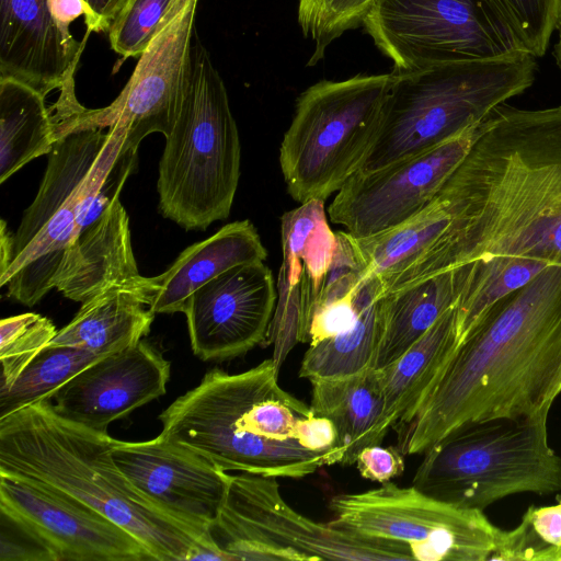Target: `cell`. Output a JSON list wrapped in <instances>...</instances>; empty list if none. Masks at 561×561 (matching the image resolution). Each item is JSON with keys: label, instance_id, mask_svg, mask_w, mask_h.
I'll list each match as a JSON object with an SVG mask.
<instances>
[{"label": "cell", "instance_id": "52a82bcc", "mask_svg": "<svg viewBox=\"0 0 561 561\" xmlns=\"http://www.w3.org/2000/svg\"><path fill=\"white\" fill-rule=\"evenodd\" d=\"M548 413L458 426L423 453L412 485L480 511L513 494L561 492V457L548 442Z\"/></svg>", "mask_w": 561, "mask_h": 561}, {"label": "cell", "instance_id": "4fadbf2b", "mask_svg": "<svg viewBox=\"0 0 561 561\" xmlns=\"http://www.w3.org/2000/svg\"><path fill=\"white\" fill-rule=\"evenodd\" d=\"M479 125L387 167L356 172L330 204L331 221L344 226L355 238H367L413 217L434 198L466 156Z\"/></svg>", "mask_w": 561, "mask_h": 561}, {"label": "cell", "instance_id": "30bf717a", "mask_svg": "<svg viewBox=\"0 0 561 561\" xmlns=\"http://www.w3.org/2000/svg\"><path fill=\"white\" fill-rule=\"evenodd\" d=\"M362 25L393 71L527 51L493 0H375Z\"/></svg>", "mask_w": 561, "mask_h": 561}, {"label": "cell", "instance_id": "d590c367", "mask_svg": "<svg viewBox=\"0 0 561 561\" xmlns=\"http://www.w3.org/2000/svg\"><path fill=\"white\" fill-rule=\"evenodd\" d=\"M525 49L545 55L552 32L561 22V0H493Z\"/></svg>", "mask_w": 561, "mask_h": 561}, {"label": "cell", "instance_id": "4dcf8cb0", "mask_svg": "<svg viewBox=\"0 0 561 561\" xmlns=\"http://www.w3.org/2000/svg\"><path fill=\"white\" fill-rule=\"evenodd\" d=\"M101 357L82 347L46 346L10 388L0 391V417L49 399L79 371Z\"/></svg>", "mask_w": 561, "mask_h": 561}, {"label": "cell", "instance_id": "6da1fadb", "mask_svg": "<svg viewBox=\"0 0 561 561\" xmlns=\"http://www.w3.org/2000/svg\"><path fill=\"white\" fill-rule=\"evenodd\" d=\"M437 195L450 214L451 270L493 257L561 265V105L496 106Z\"/></svg>", "mask_w": 561, "mask_h": 561}, {"label": "cell", "instance_id": "484cf974", "mask_svg": "<svg viewBox=\"0 0 561 561\" xmlns=\"http://www.w3.org/2000/svg\"><path fill=\"white\" fill-rule=\"evenodd\" d=\"M57 141L45 96L12 78L0 77V183Z\"/></svg>", "mask_w": 561, "mask_h": 561}, {"label": "cell", "instance_id": "d4e9b609", "mask_svg": "<svg viewBox=\"0 0 561 561\" xmlns=\"http://www.w3.org/2000/svg\"><path fill=\"white\" fill-rule=\"evenodd\" d=\"M107 139L108 130L87 128L71 131L54 144L38 193L14 233V257L80 185Z\"/></svg>", "mask_w": 561, "mask_h": 561}, {"label": "cell", "instance_id": "7a4b0ae2", "mask_svg": "<svg viewBox=\"0 0 561 561\" xmlns=\"http://www.w3.org/2000/svg\"><path fill=\"white\" fill-rule=\"evenodd\" d=\"M561 393V265L494 302L458 342L411 419L403 455L470 422L550 410Z\"/></svg>", "mask_w": 561, "mask_h": 561}, {"label": "cell", "instance_id": "ffe728a7", "mask_svg": "<svg viewBox=\"0 0 561 561\" xmlns=\"http://www.w3.org/2000/svg\"><path fill=\"white\" fill-rule=\"evenodd\" d=\"M157 288L154 277H147L83 301L48 345L82 347L105 356L137 344L150 331L156 314L150 305Z\"/></svg>", "mask_w": 561, "mask_h": 561}, {"label": "cell", "instance_id": "ac0fdd59", "mask_svg": "<svg viewBox=\"0 0 561 561\" xmlns=\"http://www.w3.org/2000/svg\"><path fill=\"white\" fill-rule=\"evenodd\" d=\"M170 362L146 341L93 362L50 398L66 420L99 433L167 391Z\"/></svg>", "mask_w": 561, "mask_h": 561}, {"label": "cell", "instance_id": "8992f818", "mask_svg": "<svg viewBox=\"0 0 561 561\" xmlns=\"http://www.w3.org/2000/svg\"><path fill=\"white\" fill-rule=\"evenodd\" d=\"M241 146L222 78L195 37L192 72L159 162L162 215L186 230L226 219L240 178Z\"/></svg>", "mask_w": 561, "mask_h": 561}, {"label": "cell", "instance_id": "74e56055", "mask_svg": "<svg viewBox=\"0 0 561 561\" xmlns=\"http://www.w3.org/2000/svg\"><path fill=\"white\" fill-rule=\"evenodd\" d=\"M402 455L398 448L373 445L359 451L354 465L363 478L382 484L403 473Z\"/></svg>", "mask_w": 561, "mask_h": 561}, {"label": "cell", "instance_id": "b9f144b4", "mask_svg": "<svg viewBox=\"0 0 561 561\" xmlns=\"http://www.w3.org/2000/svg\"><path fill=\"white\" fill-rule=\"evenodd\" d=\"M558 28H559V38L554 46L553 54H554V57L557 60V65H558L559 69L561 70V22L559 23Z\"/></svg>", "mask_w": 561, "mask_h": 561}, {"label": "cell", "instance_id": "9c48e42d", "mask_svg": "<svg viewBox=\"0 0 561 561\" xmlns=\"http://www.w3.org/2000/svg\"><path fill=\"white\" fill-rule=\"evenodd\" d=\"M211 536L231 560H414L403 543L301 515L283 497L277 478L248 472L229 474Z\"/></svg>", "mask_w": 561, "mask_h": 561}, {"label": "cell", "instance_id": "ab89813d", "mask_svg": "<svg viewBox=\"0 0 561 561\" xmlns=\"http://www.w3.org/2000/svg\"><path fill=\"white\" fill-rule=\"evenodd\" d=\"M84 22L90 32L108 31L128 0H83Z\"/></svg>", "mask_w": 561, "mask_h": 561}, {"label": "cell", "instance_id": "e575fe53", "mask_svg": "<svg viewBox=\"0 0 561 561\" xmlns=\"http://www.w3.org/2000/svg\"><path fill=\"white\" fill-rule=\"evenodd\" d=\"M53 322L41 314L26 312L0 322L1 390L10 388L27 365L57 334Z\"/></svg>", "mask_w": 561, "mask_h": 561}, {"label": "cell", "instance_id": "4316f807", "mask_svg": "<svg viewBox=\"0 0 561 561\" xmlns=\"http://www.w3.org/2000/svg\"><path fill=\"white\" fill-rule=\"evenodd\" d=\"M283 264L289 287L314 290L328 272L337 245L329 226L324 201L311 199L282 216Z\"/></svg>", "mask_w": 561, "mask_h": 561}, {"label": "cell", "instance_id": "836d02e7", "mask_svg": "<svg viewBox=\"0 0 561 561\" xmlns=\"http://www.w3.org/2000/svg\"><path fill=\"white\" fill-rule=\"evenodd\" d=\"M375 0H299L298 24L312 41L308 66L319 62L327 48L343 33L358 27Z\"/></svg>", "mask_w": 561, "mask_h": 561}, {"label": "cell", "instance_id": "8fae6325", "mask_svg": "<svg viewBox=\"0 0 561 561\" xmlns=\"http://www.w3.org/2000/svg\"><path fill=\"white\" fill-rule=\"evenodd\" d=\"M330 510L336 525L403 543L420 561H486L502 535L483 511L458 507L390 481L368 491L337 494Z\"/></svg>", "mask_w": 561, "mask_h": 561}, {"label": "cell", "instance_id": "f546056e", "mask_svg": "<svg viewBox=\"0 0 561 561\" xmlns=\"http://www.w3.org/2000/svg\"><path fill=\"white\" fill-rule=\"evenodd\" d=\"M549 264L520 257L477 260L459 266L461 290L456 304L458 342L499 299L529 283Z\"/></svg>", "mask_w": 561, "mask_h": 561}, {"label": "cell", "instance_id": "603a6c76", "mask_svg": "<svg viewBox=\"0 0 561 561\" xmlns=\"http://www.w3.org/2000/svg\"><path fill=\"white\" fill-rule=\"evenodd\" d=\"M459 267L379 299V339L374 369L397 360L450 308L461 290Z\"/></svg>", "mask_w": 561, "mask_h": 561}, {"label": "cell", "instance_id": "2e32d148", "mask_svg": "<svg viewBox=\"0 0 561 561\" xmlns=\"http://www.w3.org/2000/svg\"><path fill=\"white\" fill-rule=\"evenodd\" d=\"M277 296L264 262L237 265L198 287L183 310L193 353L205 362L225 360L263 344Z\"/></svg>", "mask_w": 561, "mask_h": 561}, {"label": "cell", "instance_id": "d6a6232c", "mask_svg": "<svg viewBox=\"0 0 561 561\" xmlns=\"http://www.w3.org/2000/svg\"><path fill=\"white\" fill-rule=\"evenodd\" d=\"M193 0H128L108 32L111 48L124 58L139 57L161 28Z\"/></svg>", "mask_w": 561, "mask_h": 561}, {"label": "cell", "instance_id": "e0dca14e", "mask_svg": "<svg viewBox=\"0 0 561 561\" xmlns=\"http://www.w3.org/2000/svg\"><path fill=\"white\" fill-rule=\"evenodd\" d=\"M57 22L49 0H0V77L18 80L42 95L60 90L50 108L58 118L80 113L75 73L85 41Z\"/></svg>", "mask_w": 561, "mask_h": 561}, {"label": "cell", "instance_id": "5b68a950", "mask_svg": "<svg viewBox=\"0 0 561 561\" xmlns=\"http://www.w3.org/2000/svg\"><path fill=\"white\" fill-rule=\"evenodd\" d=\"M527 51L486 59L393 71L374 146L359 171L407 159L481 123L534 80Z\"/></svg>", "mask_w": 561, "mask_h": 561}, {"label": "cell", "instance_id": "83f0119b", "mask_svg": "<svg viewBox=\"0 0 561 561\" xmlns=\"http://www.w3.org/2000/svg\"><path fill=\"white\" fill-rule=\"evenodd\" d=\"M124 139L125 130L122 127L114 125L108 128V139L89 173L27 247L13 259L7 272L0 276V286H4L30 262L46 253L64 249L80 232Z\"/></svg>", "mask_w": 561, "mask_h": 561}, {"label": "cell", "instance_id": "cb8c5ba5", "mask_svg": "<svg viewBox=\"0 0 561 561\" xmlns=\"http://www.w3.org/2000/svg\"><path fill=\"white\" fill-rule=\"evenodd\" d=\"M458 344L456 306L397 360L375 369L391 427L405 424Z\"/></svg>", "mask_w": 561, "mask_h": 561}, {"label": "cell", "instance_id": "7402d4cb", "mask_svg": "<svg viewBox=\"0 0 561 561\" xmlns=\"http://www.w3.org/2000/svg\"><path fill=\"white\" fill-rule=\"evenodd\" d=\"M312 385V412L330 419L339 432L345 456L343 466L355 463L362 449L381 444L391 428L374 368L342 378H319Z\"/></svg>", "mask_w": 561, "mask_h": 561}, {"label": "cell", "instance_id": "f35d334b", "mask_svg": "<svg viewBox=\"0 0 561 561\" xmlns=\"http://www.w3.org/2000/svg\"><path fill=\"white\" fill-rule=\"evenodd\" d=\"M137 158V150H123L121 148L119 153L106 175L98 195L95 196L89 213L85 217L84 226L94 221L116 199L118 198L119 192L123 185L131 173Z\"/></svg>", "mask_w": 561, "mask_h": 561}, {"label": "cell", "instance_id": "277c9868", "mask_svg": "<svg viewBox=\"0 0 561 561\" xmlns=\"http://www.w3.org/2000/svg\"><path fill=\"white\" fill-rule=\"evenodd\" d=\"M115 439L60 416L49 399L0 417V472L49 484L134 535L154 560H194L207 546L127 480L111 449Z\"/></svg>", "mask_w": 561, "mask_h": 561}, {"label": "cell", "instance_id": "44dd1931", "mask_svg": "<svg viewBox=\"0 0 561 561\" xmlns=\"http://www.w3.org/2000/svg\"><path fill=\"white\" fill-rule=\"evenodd\" d=\"M267 251L254 225L245 219L221 227L209 238L186 248L161 275L150 309L183 312L188 297L202 285L241 264L264 262Z\"/></svg>", "mask_w": 561, "mask_h": 561}, {"label": "cell", "instance_id": "f1b7e54d", "mask_svg": "<svg viewBox=\"0 0 561 561\" xmlns=\"http://www.w3.org/2000/svg\"><path fill=\"white\" fill-rule=\"evenodd\" d=\"M379 299L370 282L355 324L347 331L309 345L299 368L301 378H342L374 368L379 339Z\"/></svg>", "mask_w": 561, "mask_h": 561}, {"label": "cell", "instance_id": "3957f363", "mask_svg": "<svg viewBox=\"0 0 561 561\" xmlns=\"http://www.w3.org/2000/svg\"><path fill=\"white\" fill-rule=\"evenodd\" d=\"M273 359L239 373L208 371L160 415V434L205 456L228 472L301 479L337 457L302 442L310 405L278 383Z\"/></svg>", "mask_w": 561, "mask_h": 561}, {"label": "cell", "instance_id": "60d3db41", "mask_svg": "<svg viewBox=\"0 0 561 561\" xmlns=\"http://www.w3.org/2000/svg\"><path fill=\"white\" fill-rule=\"evenodd\" d=\"M14 259V234H12L4 220L0 229V276H2Z\"/></svg>", "mask_w": 561, "mask_h": 561}, {"label": "cell", "instance_id": "9a60e30c", "mask_svg": "<svg viewBox=\"0 0 561 561\" xmlns=\"http://www.w3.org/2000/svg\"><path fill=\"white\" fill-rule=\"evenodd\" d=\"M0 512L32 530L56 561L154 560L128 530L37 480L0 472Z\"/></svg>", "mask_w": 561, "mask_h": 561}, {"label": "cell", "instance_id": "5bb4252c", "mask_svg": "<svg viewBox=\"0 0 561 561\" xmlns=\"http://www.w3.org/2000/svg\"><path fill=\"white\" fill-rule=\"evenodd\" d=\"M111 455L133 486L156 507L210 548L222 550L211 529L225 501L229 473L162 434L146 442L115 439Z\"/></svg>", "mask_w": 561, "mask_h": 561}, {"label": "cell", "instance_id": "ba28073f", "mask_svg": "<svg viewBox=\"0 0 561 561\" xmlns=\"http://www.w3.org/2000/svg\"><path fill=\"white\" fill-rule=\"evenodd\" d=\"M391 75L321 80L297 99L279 147L288 194L325 201L358 172L375 144Z\"/></svg>", "mask_w": 561, "mask_h": 561}, {"label": "cell", "instance_id": "1f68e13d", "mask_svg": "<svg viewBox=\"0 0 561 561\" xmlns=\"http://www.w3.org/2000/svg\"><path fill=\"white\" fill-rule=\"evenodd\" d=\"M553 505L529 506L514 529L502 530L489 560L561 561V497Z\"/></svg>", "mask_w": 561, "mask_h": 561}, {"label": "cell", "instance_id": "d6986e66", "mask_svg": "<svg viewBox=\"0 0 561 561\" xmlns=\"http://www.w3.org/2000/svg\"><path fill=\"white\" fill-rule=\"evenodd\" d=\"M146 278L137 268L128 215L116 198L64 248L50 286L82 304L114 286Z\"/></svg>", "mask_w": 561, "mask_h": 561}, {"label": "cell", "instance_id": "8d00e7d4", "mask_svg": "<svg viewBox=\"0 0 561 561\" xmlns=\"http://www.w3.org/2000/svg\"><path fill=\"white\" fill-rule=\"evenodd\" d=\"M1 513V561H56L50 550L27 527Z\"/></svg>", "mask_w": 561, "mask_h": 561}, {"label": "cell", "instance_id": "7c38bea8", "mask_svg": "<svg viewBox=\"0 0 561 561\" xmlns=\"http://www.w3.org/2000/svg\"><path fill=\"white\" fill-rule=\"evenodd\" d=\"M197 2L193 0L154 36L114 102L103 108H84L58 128V137L117 125L125 130L122 149L137 150L149 134L169 136L192 72Z\"/></svg>", "mask_w": 561, "mask_h": 561}]
</instances>
